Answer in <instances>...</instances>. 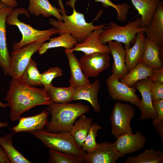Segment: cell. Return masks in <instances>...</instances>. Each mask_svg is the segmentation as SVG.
I'll list each match as a JSON object with an SVG mask.
<instances>
[{"label":"cell","mask_w":163,"mask_h":163,"mask_svg":"<svg viewBox=\"0 0 163 163\" xmlns=\"http://www.w3.org/2000/svg\"><path fill=\"white\" fill-rule=\"evenodd\" d=\"M13 9L0 1V66L5 75L8 74L10 63V55L6 41L5 20Z\"/></svg>","instance_id":"cell-11"},{"label":"cell","mask_w":163,"mask_h":163,"mask_svg":"<svg viewBox=\"0 0 163 163\" xmlns=\"http://www.w3.org/2000/svg\"><path fill=\"white\" fill-rule=\"evenodd\" d=\"M149 79L152 101L163 99V83Z\"/></svg>","instance_id":"cell-36"},{"label":"cell","mask_w":163,"mask_h":163,"mask_svg":"<svg viewBox=\"0 0 163 163\" xmlns=\"http://www.w3.org/2000/svg\"><path fill=\"white\" fill-rule=\"evenodd\" d=\"M62 70L56 66L51 67L47 71L40 73V82L44 87L53 85L52 82L55 78L63 75Z\"/></svg>","instance_id":"cell-35"},{"label":"cell","mask_w":163,"mask_h":163,"mask_svg":"<svg viewBox=\"0 0 163 163\" xmlns=\"http://www.w3.org/2000/svg\"><path fill=\"white\" fill-rule=\"evenodd\" d=\"M71 49H65V53L69 60L70 71V86L76 89L91 83L88 78L84 74L78 59Z\"/></svg>","instance_id":"cell-21"},{"label":"cell","mask_w":163,"mask_h":163,"mask_svg":"<svg viewBox=\"0 0 163 163\" xmlns=\"http://www.w3.org/2000/svg\"><path fill=\"white\" fill-rule=\"evenodd\" d=\"M21 14L26 15L28 18L30 17L29 12L27 9L18 8L13 9L6 18V23L17 26L22 35V39L20 42L13 43L12 48L13 50L32 43H43L50 40V37L53 35L58 34V31L55 27L46 30H40L21 21L18 18V15Z\"/></svg>","instance_id":"cell-3"},{"label":"cell","mask_w":163,"mask_h":163,"mask_svg":"<svg viewBox=\"0 0 163 163\" xmlns=\"http://www.w3.org/2000/svg\"><path fill=\"white\" fill-rule=\"evenodd\" d=\"M49 154V163H80L85 161L82 158L51 149Z\"/></svg>","instance_id":"cell-32"},{"label":"cell","mask_w":163,"mask_h":163,"mask_svg":"<svg viewBox=\"0 0 163 163\" xmlns=\"http://www.w3.org/2000/svg\"><path fill=\"white\" fill-rule=\"evenodd\" d=\"M145 37L144 31L139 32L137 34L132 47L125 49L126 50V66L128 72L140 62L144 53Z\"/></svg>","instance_id":"cell-20"},{"label":"cell","mask_w":163,"mask_h":163,"mask_svg":"<svg viewBox=\"0 0 163 163\" xmlns=\"http://www.w3.org/2000/svg\"><path fill=\"white\" fill-rule=\"evenodd\" d=\"M75 121L70 133L78 145L82 148L91 126L93 118L82 114Z\"/></svg>","instance_id":"cell-25"},{"label":"cell","mask_w":163,"mask_h":163,"mask_svg":"<svg viewBox=\"0 0 163 163\" xmlns=\"http://www.w3.org/2000/svg\"><path fill=\"white\" fill-rule=\"evenodd\" d=\"M37 66L36 62L31 59L20 78L30 85L43 87L40 82V73Z\"/></svg>","instance_id":"cell-31"},{"label":"cell","mask_w":163,"mask_h":163,"mask_svg":"<svg viewBox=\"0 0 163 163\" xmlns=\"http://www.w3.org/2000/svg\"><path fill=\"white\" fill-rule=\"evenodd\" d=\"M99 79H96L90 84L75 89L72 101L82 100L89 102L94 111L99 113L101 105L97 99V94L100 88Z\"/></svg>","instance_id":"cell-19"},{"label":"cell","mask_w":163,"mask_h":163,"mask_svg":"<svg viewBox=\"0 0 163 163\" xmlns=\"http://www.w3.org/2000/svg\"><path fill=\"white\" fill-rule=\"evenodd\" d=\"M141 16V26L146 27L150 22L160 0H130Z\"/></svg>","instance_id":"cell-24"},{"label":"cell","mask_w":163,"mask_h":163,"mask_svg":"<svg viewBox=\"0 0 163 163\" xmlns=\"http://www.w3.org/2000/svg\"><path fill=\"white\" fill-rule=\"evenodd\" d=\"M47 148L84 159L87 153L76 143L70 132L51 133L44 129L29 133Z\"/></svg>","instance_id":"cell-5"},{"label":"cell","mask_w":163,"mask_h":163,"mask_svg":"<svg viewBox=\"0 0 163 163\" xmlns=\"http://www.w3.org/2000/svg\"><path fill=\"white\" fill-rule=\"evenodd\" d=\"M14 134L12 132L0 137V145L5 152L11 163H32L13 146L12 141Z\"/></svg>","instance_id":"cell-26"},{"label":"cell","mask_w":163,"mask_h":163,"mask_svg":"<svg viewBox=\"0 0 163 163\" xmlns=\"http://www.w3.org/2000/svg\"><path fill=\"white\" fill-rule=\"evenodd\" d=\"M107 43L113 59L112 75L119 80L121 79L128 72L126 66V50L121 43L110 41Z\"/></svg>","instance_id":"cell-16"},{"label":"cell","mask_w":163,"mask_h":163,"mask_svg":"<svg viewBox=\"0 0 163 163\" xmlns=\"http://www.w3.org/2000/svg\"><path fill=\"white\" fill-rule=\"evenodd\" d=\"M49 113L47 110H44L33 116L20 118L18 124L11 128V131L14 133L20 132L30 133L44 129L49 123Z\"/></svg>","instance_id":"cell-15"},{"label":"cell","mask_w":163,"mask_h":163,"mask_svg":"<svg viewBox=\"0 0 163 163\" xmlns=\"http://www.w3.org/2000/svg\"><path fill=\"white\" fill-rule=\"evenodd\" d=\"M152 104L157 115L156 118L153 120L152 122L155 127L163 122V99L153 101Z\"/></svg>","instance_id":"cell-37"},{"label":"cell","mask_w":163,"mask_h":163,"mask_svg":"<svg viewBox=\"0 0 163 163\" xmlns=\"http://www.w3.org/2000/svg\"><path fill=\"white\" fill-rule=\"evenodd\" d=\"M157 133L161 138V143H163V122H161L159 125L155 126Z\"/></svg>","instance_id":"cell-41"},{"label":"cell","mask_w":163,"mask_h":163,"mask_svg":"<svg viewBox=\"0 0 163 163\" xmlns=\"http://www.w3.org/2000/svg\"><path fill=\"white\" fill-rule=\"evenodd\" d=\"M114 142L117 149L125 155L133 153L143 148L145 146L146 138L139 130L135 134L132 132L122 134L117 138Z\"/></svg>","instance_id":"cell-14"},{"label":"cell","mask_w":163,"mask_h":163,"mask_svg":"<svg viewBox=\"0 0 163 163\" xmlns=\"http://www.w3.org/2000/svg\"><path fill=\"white\" fill-rule=\"evenodd\" d=\"M58 3L61 10V14L66 13V11L63 5L62 0H58Z\"/></svg>","instance_id":"cell-42"},{"label":"cell","mask_w":163,"mask_h":163,"mask_svg":"<svg viewBox=\"0 0 163 163\" xmlns=\"http://www.w3.org/2000/svg\"><path fill=\"white\" fill-rule=\"evenodd\" d=\"M28 11L35 16L42 15L45 18L53 16L58 20L63 21L61 10L53 6L48 0H29Z\"/></svg>","instance_id":"cell-23"},{"label":"cell","mask_w":163,"mask_h":163,"mask_svg":"<svg viewBox=\"0 0 163 163\" xmlns=\"http://www.w3.org/2000/svg\"><path fill=\"white\" fill-rule=\"evenodd\" d=\"M9 125V124L7 122H0V129L3 127H7Z\"/></svg>","instance_id":"cell-43"},{"label":"cell","mask_w":163,"mask_h":163,"mask_svg":"<svg viewBox=\"0 0 163 163\" xmlns=\"http://www.w3.org/2000/svg\"><path fill=\"white\" fill-rule=\"evenodd\" d=\"M134 85V87L139 91L142 97L137 106L141 111V115L137 120L155 119L157 115L152 104L149 79L147 78L139 81Z\"/></svg>","instance_id":"cell-13"},{"label":"cell","mask_w":163,"mask_h":163,"mask_svg":"<svg viewBox=\"0 0 163 163\" xmlns=\"http://www.w3.org/2000/svg\"><path fill=\"white\" fill-rule=\"evenodd\" d=\"M99 144L94 151L87 153L85 161L89 163H115L125 155L116 149L114 142H103Z\"/></svg>","instance_id":"cell-12"},{"label":"cell","mask_w":163,"mask_h":163,"mask_svg":"<svg viewBox=\"0 0 163 163\" xmlns=\"http://www.w3.org/2000/svg\"><path fill=\"white\" fill-rule=\"evenodd\" d=\"M163 152L153 148L146 149L144 152L135 156H129L125 163H162Z\"/></svg>","instance_id":"cell-30"},{"label":"cell","mask_w":163,"mask_h":163,"mask_svg":"<svg viewBox=\"0 0 163 163\" xmlns=\"http://www.w3.org/2000/svg\"><path fill=\"white\" fill-rule=\"evenodd\" d=\"M135 115V110L133 106L120 101L115 103L110 117L111 133L115 138L126 133L133 132L130 122Z\"/></svg>","instance_id":"cell-7"},{"label":"cell","mask_w":163,"mask_h":163,"mask_svg":"<svg viewBox=\"0 0 163 163\" xmlns=\"http://www.w3.org/2000/svg\"><path fill=\"white\" fill-rule=\"evenodd\" d=\"M107 89L113 100L129 102L138 106L141 100L136 93V89L129 86L112 75L106 80Z\"/></svg>","instance_id":"cell-10"},{"label":"cell","mask_w":163,"mask_h":163,"mask_svg":"<svg viewBox=\"0 0 163 163\" xmlns=\"http://www.w3.org/2000/svg\"><path fill=\"white\" fill-rule=\"evenodd\" d=\"M153 68L140 62L135 68L128 72L120 82L129 86L134 85L138 81L150 76Z\"/></svg>","instance_id":"cell-28"},{"label":"cell","mask_w":163,"mask_h":163,"mask_svg":"<svg viewBox=\"0 0 163 163\" xmlns=\"http://www.w3.org/2000/svg\"><path fill=\"white\" fill-rule=\"evenodd\" d=\"M49 42L43 43L38 50L39 54L45 53L48 50L52 48L63 47L65 49H70L74 48L78 41L69 34L65 33L59 37L50 38Z\"/></svg>","instance_id":"cell-27"},{"label":"cell","mask_w":163,"mask_h":163,"mask_svg":"<svg viewBox=\"0 0 163 163\" xmlns=\"http://www.w3.org/2000/svg\"><path fill=\"white\" fill-rule=\"evenodd\" d=\"M141 17L129 21L123 26L111 21L100 34V40L103 44L110 41H115L123 43L124 49L130 48L135 42L138 33L145 30L146 27H141Z\"/></svg>","instance_id":"cell-6"},{"label":"cell","mask_w":163,"mask_h":163,"mask_svg":"<svg viewBox=\"0 0 163 163\" xmlns=\"http://www.w3.org/2000/svg\"><path fill=\"white\" fill-rule=\"evenodd\" d=\"M73 8L72 14L67 15L66 13L62 14L63 19L62 21L51 18L49 19V24L57 29L58 31L57 34H69L80 43L83 42L94 30L104 29L107 25L104 24L95 26L93 24V22H87L84 14L77 12L74 6Z\"/></svg>","instance_id":"cell-4"},{"label":"cell","mask_w":163,"mask_h":163,"mask_svg":"<svg viewBox=\"0 0 163 163\" xmlns=\"http://www.w3.org/2000/svg\"><path fill=\"white\" fill-rule=\"evenodd\" d=\"M148 78L153 81H158L163 83V67L153 69L151 75Z\"/></svg>","instance_id":"cell-38"},{"label":"cell","mask_w":163,"mask_h":163,"mask_svg":"<svg viewBox=\"0 0 163 163\" xmlns=\"http://www.w3.org/2000/svg\"><path fill=\"white\" fill-rule=\"evenodd\" d=\"M101 129V126L97 123H92L82 147V149L86 151L87 153L94 151L99 146V144L96 142V138L98 136V131Z\"/></svg>","instance_id":"cell-33"},{"label":"cell","mask_w":163,"mask_h":163,"mask_svg":"<svg viewBox=\"0 0 163 163\" xmlns=\"http://www.w3.org/2000/svg\"><path fill=\"white\" fill-rule=\"evenodd\" d=\"M95 2H100L104 7L108 8L109 7L115 8L117 11V18L118 21L124 22L127 19L128 13L130 5L126 3L115 4L110 0H94Z\"/></svg>","instance_id":"cell-34"},{"label":"cell","mask_w":163,"mask_h":163,"mask_svg":"<svg viewBox=\"0 0 163 163\" xmlns=\"http://www.w3.org/2000/svg\"><path fill=\"white\" fill-rule=\"evenodd\" d=\"M53 102L59 103H69L72 101L75 89L70 86L59 88L53 85L44 87Z\"/></svg>","instance_id":"cell-29"},{"label":"cell","mask_w":163,"mask_h":163,"mask_svg":"<svg viewBox=\"0 0 163 163\" xmlns=\"http://www.w3.org/2000/svg\"><path fill=\"white\" fill-rule=\"evenodd\" d=\"M0 1L5 4L8 6L13 8L16 7L18 4L16 0H0Z\"/></svg>","instance_id":"cell-40"},{"label":"cell","mask_w":163,"mask_h":163,"mask_svg":"<svg viewBox=\"0 0 163 163\" xmlns=\"http://www.w3.org/2000/svg\"><path fill=\"white\" fill-rule=\"evenodd\" d=\"M145 37L144 53L140 62L153 69L163 67L160 55L163 47Z\"/></svg>","instance_id":"cell-22"},{"label":"cell","mask_w":163,"mask_h":163,"mask_svg":"<svg viewBox=\"0 0 163 163\" xmlns=\"http://www.w3.org/2000/svg\"><path fill=\"white\" fill-rule=\"evenodd\" d=\"M7 106H8L7 104H4L0 102V107L4 108L7 107Z\"/></svg>","instance_id":"cell-44"},{"label":"cell","mask_w":163,"mask_h":163,"mask_svg":"<svg viewBox=\"0 0 163 163\" xmlns=\"http://www.w3.org/2000/svg\"><path fill=\"white\" fill-rule=\"evenodd\" d=\"M145 37L158 44H163V4L160 1L151 20L146 27Z\"/></svg>","instance_id":"cell-18"},{"label":"cell","mask_w":163,"mask_h":163,"mask_svg":"<svg viewBox=\"0 0 163 163\" xmlns=\"http://www.w3.org/2000/svg\"><path fill=\"white\" fill-rule=\"evenodd\" d=\"M0 163H11L5 152L0 145Z\"/></svg>","instance_id":"cell-39"},{"label":"cell","mask_w":163,"mask_h":163,"mask_svg":"<svg viewBox=\"0 0 163 163\" xmlns=\"http://www.w3.org/2000/svg\"><path fill=\"white\" fill-rule=\"evenodd\" d=\"M48 106L47 110L51 118L46 130L51 133L70 132L76 119L90 110L88 106L81 102H52Z\"/></svg>","instance_id":"cell-2"},{"label":"cell","mask_w":163,"mask_h":163,"mask_svg":"<svg viewBox=\"0 0 163 163\" xmlns=\"http://www.w3.org/2000/svg\"><path fill=\"white\" fill-rule=\"evenodd\" d=\"M109 54L95 52L85 54L78 61L84 75L87 78L96 77L110 65Z\"/></svg>","instance_id":"cell-9"},{"label":"cell","mask_w":163,"mask_h":163,"mask_svg":"<svg viewBox=\"0 0 163 163\" xmlns=\"http://www.w3.org/2000/svg\"><path fill=\"white\" fill-rule=\"evenodd\" d=\"M42 44L32 43L12 51L8 75L12 78L20 77L32 59V56L38 51Z\"/></svg>","instance_id":"cell-8"},{"label":"cell","mask_w":163,"mask_h":163,"mask_svg":"<svg viewBox=\"0 0 163 163\" xmlns=\"http://www.w3.org/2000/svg\"><path fill=\"white\" fill-rule=\"evenodd\" d=\"M5 100L10 108V118L15 121L24 113L35 106L53 102L44 89L30 85L20 77L12 78Z\"/></svg>","instance_id":"cell-1"},{"label":"cell","mask_w":163,"mask_h":163,"mask_svg":"<svg viewBox=\"0 0 163 163\" xmlns=\"http://www.w3.org/2000/svg\"><path fill=\"white\" fill-rule=\"evenodd\" d=\"M100 28L94 30L82 43L75 44L74 48L71 49L74 51H80L85 54L95 52L110 53L107 45L103 44L101 41L99 36L103 30Z\"/></svg>","instance_id":"cell-17"}]
</instances>
